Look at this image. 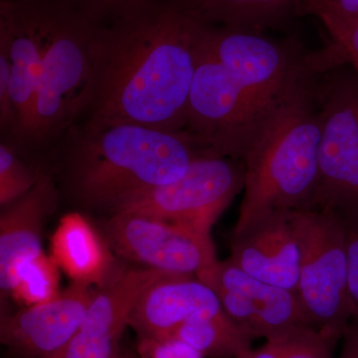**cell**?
Masks as SVG:
<instances>
[{"mask_svg":"<svg viewBox=\"0 0 358 358\" xmlns=\"http://www.w3.org/2000/svg\"><path fill=\"white\" fill-rule=\"evenodd\" d=\"M210 26L185 0H131L99 22L81 119L185 131Z\"/></svg>","mask_w":358,"mask_h":358,"instance_id":"1","label":"cell"},{"mask_svg":"<svg viewBox=\"0 0 358 358\" xmlns=\"http://www.w3.org/2000/svg\"><path fill=\"white\" fill-rule=\"evenodd\" d=\"M61 138L66 192L112 214L131 197L178 180L193 160L208 154L185 131L136 124L79 121Z\"/></svg>","mask_w":358,"mask_h":358,"instance_id":"2","label":"cell"},{"mask_svg":"<svg viewBox=\"0 0 358 358\" xmlns=\"http://www.w3.org/2000/svg\"><path fill=\"white\" fill-rule=\"evenodd\" d=\"M319 74L310 68L261 129L244 162V199L233 233L268 212L308 208L322 133Z\"/></svg>","mask_w":358,"mask_h":358,"instance_id":"3","label":"cell"},{"mask_svg":"<svg viewBox=\"0 0 358 358\" xmlns=\"http://www.w3.org/2000/svg\"><path fill=\"white\" fill-rule=\"evenodd\" d=\"M98 23L63 0H49L38 90L23 150L58 141L81 119Z\"/></svg>","mask_w":358,"mask_h":358,"instance_id":"4","label":"cell"},{"mask_svg":"<svg viewBox=\"0 0 358 358\" xmlns=\"http://www.w3.org/2000/svg\"><path fill=\"white\" fill-rule=\"evenodd\" d=\"M322 133L317 180L305 210L358 220V73L345 64L319 74Z\"/></svg>","mask_w":358,"mask_h":358,"instance_id":"5","label":"cell"},{"mask_svg":"<svg viewBox=\"0 0 358 358\" xmlns=\"http://www.w3.org/2000/svg\"><path fill=\"white\" fill-rule=\"evenodd\" d=\"M300 248L298 296L306 324L341 336L352 322L346 226L329 211H291Z\"/></svg>","mask_w":358,"mask_h":358,"instance_id":"6","label":"cell"},{"mask_svg":"<svg viewBox=\"0 0 358 358\" xmlns=\"http://www.w3.org/2000/svg\"><path fill=\"white\" fill-rule=\"evenodd\" d=\"M274 109L259 105L242 89L206 44L190 90L185 128L201 150L244 162Z\"/></svg>","mask_w":358,"mask_h":358,"instance_id":"7","label":"cell"},{"mask_svg":"<svg viewBox=\"0 0 358 358\" xmlns=\"http://www.w3.org/2000/svg\"><path fill=\"white\" fill-rule=\"evenodd\" d=\"M209 51L259 105L273 109L310 67V53L265 31L211 25Z\"/></svg>","mask_w":358,"mask_h":358,"instance_id":"8","label":"cell"},{"mask_svg":"<svg viewBox=\"0 0 358 358\" xmlns=\"http://www.w3.org/2000/svg\"><path fill=\"white\" fill-rule=\"evenodd\" d=\"M244 185L243 162L205 154L193 160L178 180L131 197L115 213L138 212L211 232L213 224Z\"/></svg>","mask_w":358,"mask_h":358,"instance_id":"9","label":"cell"},{"mask_svg":"<svg viewBox=\"0 0 358 358\" xmlns=\"http://www.w3.org/2000/svg\"><path fill=\"white\" fill-rule=\"evenodd\" d=\"M106 234L120 255L169 274L196 277L217 262L211 232L138 212L112 214Z\"/></svg>","mask_w":358,"mask_h":358,"instance_id":"10","label":"cell"},{"mask_svg":"<svg viewBox=\"0 0 358 358\" xmlns=\"http://www.w3.org/2000/svg\"><path fill=\"white\" fill-rule=\"evenodd\" d=\"M196 278L215 293L224 312L253 338L268 341L307 326L296 293L246 274L230 259L217 261Z\"/></svg>","mask_w":358,"mask_h":358,"instance_id":"11","label":"cell"},{"mask_svg":"<svg viewBox=\"0 0 358 358\" xmlns=\"http://www.w3.org/2000/svg\"><path fill=\"white\" fill-rule=\"evenodd\" d=\"M49 0H1L0 45L11 59V96L16 122L7 138L23 150L38 90Z\"/></svg>","mask_w":358,"mask_h":358,"instance_id":"12","label":"cell"},{"mask_svg":"<svg viewBox=\"0 0 358 358\" xmlns=\"http://www.w3.org/2000/svg\"><path fill=\"white\" fill-rule=\"evenodd\" d=\"M185 277L155 268H129L115 273L95 292L81 327L56 358H115L120 341L141 296L155 282Z\"/></svg>","mask_w":358,"mask_h":358,"instance_id":"13","label":"cell"},{"mask_svg":"<svg viewBox=\"0 0 358 358\" xmlns=\"http://www.w3.org/2000/svg\"><path fill=\"white\" fill-rule=\"evenodd\" d=\"M94 294L73 282L53 300L2 317V345L14 358L57 357L83 324Z\"/></svg>","mask_w":358,"mask_h":358,"instance_id":"14","label":"cell"},{"mask_svg":"<svg viewBox=\"0 0 358 358\" xmlns=\"http://www.w3.org/2000/svg\"><path fill=\"white\" fill-rule=\"evenodd\" d=\"M291 211H273L233 233L231 262L260 281L296 294L300 248Z\"/></svg>","mask_w":358,"mask_h":358,"instance_id":"15","label":"cell"},{"mask_svg":"<svg viewBox=\"0 0 358 358\" xmlns=\"http://www.w3.org/2000/svg\"><path fill=\"white\" fill-rule=\"evenodd\" d=\"M59 190L51 174L40 171L29 192L3 207L0 216V289L11 296L21 264L41 254L45 220L57 207Z\"/></svg>","mask_w":358,"mask_h":358,"instance_id":"16","label":"cell"},{"mask_svg":"<svg viewBox=\"0 0 358 358\" xmlns=\"http://www.w3.org/2000/svg\"><path fill=\"white\" fill-rule=\"evenodd\" d=\"M221 308L215 293L197 278H169L155 282L141 296L129 327L140 339L169 338L187 320Z\"/></svg>","mask_w":358,"mask_h":358,"instance_id":"17","label":"cell"},{"mask_svg":"<svg viewBox=\"0 0 358 358\" xmlns=\"http://www.w3.org/2000/svg\"><path fill=\"white\" fill-rule=\"evenodd\" d=\"M52 258L76 284L102 286L112 278L113 258L98 233L79 213L61 219L52 237Z\"/></svg>","mask_w":358,"mask_h":358,"instance_id":"18","label":"cell"},{"mask_svg":"<svg viewBox=\"0 0 358 358\" xmlns=\"http://www.w3.org/2000/svg\"><path fill=\"white\" fill-rule=\"evenodd\" d=\"M204 22L266 31L303 16L306 0H185Z\"/></svg>","mask_w":358,"mask_h":358,"instance_id":"19","label":"cell"},{"mask_svg":"<svg viewBox=\"0 0 358 358\" xmlns=\"http://www.w3.org/2000/svg\"><path fill=\"white\" fill-rule=\"evenodd\" d=\"M171 338L211 358H236L251 350L253 338L223 308L200 313L176 329Z\"/></svg>","mask_w":358,"mask_h":358,"instance_id":"20","label":"cell"},{"mask_svg":"<svg viewBox=\"0 0 358 358\" xmlns=\"http://www.w3.org/2000/svg\"><path fill=\"white\" fill-rule=\"evenodd\" d=\"M341 339L329 331L299 326L236 358H334V348Z\"/></svg>","mask_w":358,"mask_h":358,"instance_id":"21","label":"cell"},{"mask_svg":"<svg viewBox=\"0 0 358 358\" xmlns=\"http://www.w3.org/2000/svg\"><path fill=\"white\" fill-rule=\"evenodd\" d=\"M58 268L54 259L44 252L21 264L10 296L24 308L53 300L61 293Z\"/></svg>","mask_w":358,"mask_h":358,"instance_id":"22","label":"cell"},{"mask_svg":"<svg viewBox=\"0 0 358 358\" xmlns=\"http://www.w3.org/2000/svg\"><path fill=\"white\" fill-rule=\"evenodd\" d=\"M41 169H33L21 159L10 141L0 143V205L2 208L20 199L38 180Z\"/></svg>","mask_w":358,"mask_h":358,"instance_id":"23","label":"cell"},{"mask_svg":"<svg viewBox=\"0 0 358 358\" xmlns=\"http://www.w3.org/2000/svg\"><path fill=\"white\" fill-rule=\"evenodd\" d=\"M333 42L317 52L320 69L327 71L358 60V17L350 20H329L322 23Z\"/></svg>","mask_w":358,"mask_h":358,"instance_id":"24","label":"cell"},{"mask_svg":"<svg viewBox=\"0 0 358 358\" xmlns=\"http://www.w3.org/2000/svg\"><path fill=\"white\" fill-rule=\"evenodd\" d=\"M16 115L11 96V59L9 52L0 45V129L8 138L15 126Z\"/></svg>","mask_w":358,"mask_h":358,"instance_id":"25","label":"cell"},{"mask_svg":"<svg viewBox=\"0 0 358 358\" xmlns=\"http://www.w3.org/2000/svg\"><path fill=\"white\" fill-rule=\"evenodd\" d=\"M141 358H203V355L180 339H140Z\"/></svg>","mask_w":358,"mask_h":358,"instance_id":"26","label":"cell"},{"mask_svg":"<svg viewBox=\"0 0 358 358\" xmlns=\"http://www.w3.org/2000/svg\"><path fill=\"white\" fill-rule=\"evenodd\" d=\"M303 15H313L322 23L358 17V0H306Z\"/></svg>","mask_w":358,"mask_h":358,"instance_id":"27","label":"cell"},{"mask_svg":"<svg viewBox=\"0 0 358 358\" xmlns=\"http://www.w3.org/2000/svg\"><path fill=\"white\" fill-rule=\"evenodd\" d=\"M348 249V292L352 322L358 324V220H345Z\"/></svg>","mask_w":358,"mask_h":358,"instance_id":"28","label":"cell"},{"mask_svg":"<svg viewBox=\"0 0 358 358\" xmlns=\"http://www.w3.org/2000/svg\"><path fill=\"white\" fill-rule=\"evenodd\" d=\"M87 17L96 22L109 20L131 0H63Z\"/></svg>","mask_w":358,"mask_h":358,"instance_id":"29","label":"cell"},{"mask_svg":"<svg viewBox=\"0 0 358 358\" xmlns=\"http://www.w3.org/2000/svg\"><path fill=\"white\" fill-rule=\"evenodd\" d=\"M339 358H358V324L350 322L343 334Z\"/></svg>","mask_w":358,"mask_h":358,"instance_id":"30","label":"cell"},{"mask_svg":"<svg viewBox=\"0 0 358 358\" xmlns=\"http://www.w3.org/2000/svg\"><path fill=\"white\" fill-rule=\"evenodd\" d=\"M115 358H136V357H134V355H129V353H124H124L121 352Z\"/></svg>","mask_w":358,"mask_h":358,"instance_id":"31","label":"cell"},{"mask_svg":"<svg viewBox=\"0 0 358 358\" xmlns=\"http://www.w3.org/2000/svg\"><path fill=\"white\" fill-rule=\"evenodd\" d=\"M350 64H352L353 66V67L355 68V70H357V73H358V60L350 61Z\"/></svg>","mask_w":358,"mask_h":358,"instance_id":"32","label":"cell"}]
</instances>
